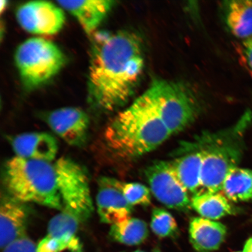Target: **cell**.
<instances>
[{
    "instance_id": "obj_1",
    "label": "cell",
    "mask_w": 252,
    "mask_h": 252,
    "mask_svg": "<svg viewBox=\"0 0 252 252\" xmlns=\"http://www.w3.org/2000/svg\"><path fill=\"white\" fill-rule=\"evenodd\" d=\"M88 75L91 103L111 112L133 94L144 65L143 44L130 31L97 32L93 35Z\"/></svg>"
},
{
    "instance_id": "obj_2",
    "label": "cell",
    "mask_w": 252,
    "mask_h": 252,
    "mask_svg": "<svg viewBox=\"0 0 252 252\" xmlns=\"http://www.w3.org/2000/svg\"><path fill=\"white\" fill-rule=\"evenodd\" d=\"M164 99L157 81L118 113L105 130L108 146L116 156L134 159L157 149L172 135Z\"/></svg>"
},
{
    "instance_id": "obj_3",
    "label": "cell",
    "mask_w": 252,
    "mask_h": 252,
    "mask_svg": "<svg viewBox=\"0 0 252 252\" xmlns=\"http://www.w3.org/2000/svg\"><path fill=\"white\" fill-rule=\"evenodd\" d=\"M251 121L250 113H246L232 127L206 132L190 144L203 154L201 193L221 192L226 176L243 156L244 134Z\"/></svg>"
},
{
    "instance_id": "obj_4",
    "label": "cell",
    "mask_w": 252,
    "mask_h": 252,
    "mask_svg": "<svg viewBox=\"0 0 252 252\" xmlns=\"http://www.w3.org/2000/svg\"><path fill=\"white\" fill-rule=\"evenodd\" d=\"M4 179L9 196L15 200L62 211L54 164L15 157L5 163Z\"/></svg>"
},
{
    "instance_id": "obj_5",
    "label": "cell",
    "mask_w": 252,
    "mask_h": 252,
    "mask_svg": "<svg viewBox=\"0 0 252 252\" xmlns=\"http://www.w3.org/2000/svg\"><path fill=\"white\" fill-rule=\"evenodd\" d=\"M14 61L24 88L33 91L55 77L64 67L67 59L54 42L34 37L17 47Z\"/></svg>"
},
{
    "instance_id": "obj_6",
    "label": "cell",
    "mask_w": 252,
    "mask_h": 252,
    "mask_svg": "<svg viewBox=\"0 0 252 252\" xmlns=\"http://www.w3.org/2000/svg\"><path fill=\"white\" fill-rule=\"evenodd\" d=\"M54 165L63 212L73 216L80 222L86 221L94 212L86 172L68 158H61Z\"/></svg>"
},
{
    "instance_id": "obj_7",
    "label": "cell",
    "mask_w": 252,
    "mask_h": 252,
    "mask_svg": "<svg viewBox=\"0 0 252 252\" xmlns=\"http://www.w3.org/2000/svg\"><path fill=\"white\" fill-rule=\"evenodd\" d=\"M16 18L23 30L39 36L59 33L65 21L63 9L58 4L46 1L24 3L16 11Z\"/></svg>"
},
{
    "instance_id": "obj_8",
    "label": "cell",
    "mask_w": 252,
    "mask_h": 252,
    "mask_svg": "<svg viewBox=\"0 0 252 252\" xmlns=\"http://www.w3.org/2000/svg\"><path fill=\"white\" fill-rule=\"evenodd\" d=\"M151 191L160 203L167 207L188 211L191 200L186 189L173 174L169 162L157 161L145 171Z\"/></svg>"
},
{
    "instance_id": "obj_9",
    "label": "cell",
    "mask_w": 252,
    "mask_h": 252,
    "mask_svg": "<svg viewBox=\"0 0 252 252\" xmlns=\"http://www.w3.org/2000/svg\"><path fill=\"white\" fill-rule=\"evenodd\" d=\"M43 119L50 128L70 146L80 147L87 141L90 118L75 107H65L47 112Z\"/></svg>"
},
{
    "instance_id": "obj_10",
    "label": "cell",
    "mask_w": 252,
    "mask_h": 252,
    "mask_svg": "<svg viewBox=\"0 0 252 252\" xmlns=\"http://www.w3.org/2000/svg\"><path fill=\"white\" fill-rule=\"evenodd\" d=\"M96 205L100 220L111 225L130 218L133 211V206L112 184L109 178L100 179Z\"/></svg>"
},
{
    "instance_id": "obj_11",
    "label": "cell",
    "mask_w": 252,
    "mask_h": 252,
    "mask_svg": "<svg viewBox=\"0 0 252 252\" xmlns=\"http://www.w3.org/2000/svg\"><path fill=\"white\" fill-rule=\"evenodd\" d=\"M60 7L67 11L78 21L85 32L93 36L115 5L109 0L58 1Z\"/></svg>"
},
{
    "instance_id": "obj_12",
    "label": "cell",
    "mask_w": 252,
    "mask_h": 252,
    "mask_svg": "<svg viewBox=\"0 0 252 252\" xmlns=\"http://www.w3.org/2000/svg\"><path fill=\"white\" fill-rule=\"evenodd\" d=\"M11 144L16 155L21 158L51 162L58 151V144L51 134L31 132L15 135Z\"/></svg>"
},
{
    "instance_id": "obj_13",
    "label": "cell",
    "mask_w": 252,
    "mask_h": 252,
    "mask_svg": "<svg viewBox=\"0 0 252 252\" xmlns=\"http://www.w3.org/2000/svg\"><path fill=\"white\" fill-rule=\"evenodd\" d=\"M28 216V210L24 203L11 196L2 198L0 209V244L2 250L25 236Z\"/></svg>"
},
{
    "instance_id": "obj_14",
    "label": "cell",
    "mask_w": 252,
    "mask_h": 252,
    "mask_svg": "<svg viewBox=\"0 0 252 252\" xmlns=\"http://www.w3.org/2000/svg\"><path fill=\"white\" fill-rule=\"evenodd\" d=\"M188 153L169 162L176 179L189 194L193 197L201 193V176L203 154L202 151L190 146Z\"/></svg>"
},
{
    "instance_id": "obj_15",
    "label": "cell",
    "mask_w": 252,
    "mask_h": 252,
    "mask_svg": "<svg viewBox=\"0 0 252 252\" xmlns=\"http://www.w3.org/2000/svg\"><path fill=\"white\" fill-rule=\"evenodd\" d=\"M189 231L190 243L197 252L218 250L227 234V228L222 223L202 217L191 220Z\"/></svg>"
},
{
    "instance_id": "obj_16",
    "label": "cell",
    "mask_w": 252,
    "mask_h": 252,
    "mask_svg": "<svg viewBox=\"0 0 252 252\" xmlns=\"http://www.w3.org/2000/svg\"><path fill=\"white\" fill-rule=\"evenodd\" d=\"M223 9L226 26L235 36L245 40L252 36V1H226Z\"/></svg>"
},
{
    "instance_id": "obj_17",
    "label": "cell",
    "mask_w": 252,
    "mask_h": 252,
    "mask_svg": "<svg viewBox=\"0 0 252 252\" xmlns=\"http://www.w3.org/2000/svg\"><path fill=\"white\" fill-rule=\"evenodd\" d=\"M191 207L202 217L210 220H216L231 215L235 210L222 192L203 193L192 197Z\"/></svg>"
},
{
    "instance_id": "obj_18",
    "label": "cell",
    "mask_w": 252,
    "mask_h": 252,
    "mask_svg": "<svg viewBox=\"0 0 252 252\" xmlns=\"http://www.w3.org/2000/svg\"><path fill=\"white\" fill-rule=\"evenodd\" d=\"M222 193L230 201L243 202L252 199V170L233 169L223 182Z\"/></svg>"
},
{
    "instance_id": "obj_19",
    "label": "cell",
    "mask_w": 252,
    "mask_h": 252,
    "mask_svg": "<svg viewBox=\"0 0 252 252\" xmlns=\"http://www.w3.org/2000/svg\"><path fill=\"white\" fill-rule=\"evenodd\" d=\"M110 237L115 241L128 246L140 245L149 236V229L144 220L130 218L115 223L110 227Z\"/></svg>"
},
{
    "instance_id": "obj_20",
    "label": "cell",
    "mask_w": 252,
    "mask_h": 252,
    "mask_svg": "<svg viewBox=\"0 0 252 252\" xmlns=\"http://www.w3.org/2000/svg\"><path fill=\"white\" fill-rule=\"evenodd\" d=\"M80 222L75 217L62 211L50 220L47 235L60 238L75 237Z\"/></svg>"
},
{
    "instance_id": "obj_21",
    "label": "cell",
    "mask_w": 252,
    "mask_h": 252,
    "mask_svg": "<svg viewBox=\"0 0 252 252\" xmlns=\"http://www.w3.org/2000/svg\"><path fill=\"white\" fill-rule=\"evenodd\" d=\"M151 228L160 238L175 237L178 233L177 222L171 214L159 208L153 211Z\"/></svg>"
},
{
    "instance_id": "obj_22",
    "label": "cell",
    "mask_w": 252,
    "mask_h": 252,
    "mask_svg": "<svg viewBox=\"0 0 252 252\" xmlns=\"http://www.w3.org/2000/svg\"><path fill=\"white\" fill-rule=\"evenodd\" d=\"M112 184L122 191L128 203L134 205L147 206L150 203V190L146 186L138 183H123L116 179L110 178Z\"/></svg>"
},
{
    "instance_id": "obj_23",
    "label": "cell",
    "mask_w": 252,
    "mask_h": 252,
    "mask_svg": "<svg viewBox=\"0 0 252 252\" xmlns=\"http://www.w3.org/2000/svg\"><path fill=\"white\" fill-rule=\"evenodd\" d=\"M68 250L71 252H83L80 240L73 238H55L46 236L37 246V252H61Z\"/></svg>"
},
{
    "instance_id": "obj_24",
    "label": "cell",
    "mask_w": 252,
    "mask_h": 252,
    "mask_svg": "<svg viewBox=\"0 0 252 252\" xmlns=\"http://www.w3.org/2000/svg\"><path fill=\"white\" fill-rule=\"evenodd\" d=\"M2 250V252H37L36 245L27 236L12 242Z\"/></svg>"
},
{
    "instance_id": "obj_25",
    "label": "cell",
    "mask_w": 252,
    "mask_h": 252,
    "mask_svg": "<svg viewBox=\"0 0 252 252\" xmlns=\"http://www.w3.org/2000/svg\"><path fill=\"white\" fill-rule=\"evenodd\" d=\"M242 55L245 65L252 74V36L242 43Z\"/></svg>"
},
{
    "instance_id": "obj_26",
    "label": "cell",
    "mask_w": 252,
    "mask_h": 252,
    "mask_svg": "<svg viewBox=\"0 0 252 252\" xmlns=\"http://www.w3.org/2000/svg\"><path fill=\"white\" fill-rule=\"evenodd\" d=\"M243 252H252V238L249 239L246 242Z\"/></svg>"
},
{
    "instance_id": "obj_27",
    "label": "cell",
    "mask_w": 252,
    "mask_h": 252,
    "mask_svg": "<svg viewBox=\"0 0 252 252\" xmlns=\"http://www.w3.org/2000/svg\"><path fill=\"white\" fill-rule=\"evenodd\" d=\"M7 3H8V1H1V9H0V10H1V13L3 11H4V9H5L6 7H7V6L8 5Z\"/></svg>"
},
{
    "instance_id": "obj_28",
    "label": "cell",
    "mask_w": 252,
    "mask_h": 252,
    "mask_svg": "<svg viewBox=\"0 0 252 252\" xmlns=\"http://www.w3.org/2000/svg\"><path fill=\"white\" fill-rule=\"evenodd\" d=\"M134 252H145L142 251H140V250H138V251H135Z\"/></svg>"
},
{
    "instance_id": "obj_29",
    "label": "cell",
    "mask_w": 252,
    "mask_h": 252,
    "mask_svg": "<svg viewBox=\"0 0 252 252\" xmlns=\"http://www.w3.org/2000/svg\"><path fill=\"white\" fill-rule=\"evenodd\" d=\"M153 252H160V251L158 250H154V251Z\"/></svg>"
},
{
    "instance_id": "obj_30",
    "label": "cell",
    "mask_w": 252,
    "mask_h": 252,
    "mask_svg": "<svg viewBox=\"0 0 252 252\" xmlns=\"http://www.w3.org/2000/svg\"></svg>"
}]
</instances>
